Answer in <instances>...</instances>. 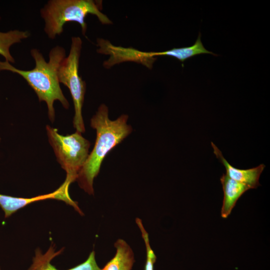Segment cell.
Listing matches in <instances>:
<instances>
[{"label": "cell", "mask_w": 270, "mask_h": 270, "mask_svg": "<svg viewBox=\"0 0 270 270\" xmlns=\"http://www.w3.org/2000/svg\"><path fill=\"white\" fill-rule=\"evenodd\" d=\"M128 119L127 115L122 114L116 120H110L104 104L99 106L91 118L90 126L96 132V142L76 179L80 186L88 194H94V180L106 155L131 133L132 128L127 124Z\"/></svg>", "instance_id": "cell-1"}, {"label": "cell", "mask_w": 270, "mask_h": 270, "mask_svg": "<svg viewBox=\"0 0 270 270\" xmlns=\"http://www.w3.org/2000/svg\"><path fill=\"white\" fill-rule=\"evenodd\" d=\"M30 54L36 64L32 70H20L7 61H0V70H9L22 76L34 90L39 101L46 102L49 118L53 122L55 118V100L60 101L65 108L69 107V103L60 87L58 76V68L66 57V52L60 46H54L50 50L48 62L46 61L37 49H32Z\"/></svg>", "instance_id": "cell-2"}, {"label": "cell", "mask_w": 270, "mask_h": 270, "mask_svg": "<svg viewBox=\"0 0 270 270\" xmlns=\"http://www.w3.org/2000/svg\"><path fill=\"white\" fill-rule=\"evenodd\" d=\"M102 2L94 0H50L41 10L45 22L44 30L50 38L60 34L64 26L68 22L80 24L83 35L86 34L87 25L85 18L88 14L96 16L104 24L112 22L101 12Z\"/></svg>", "instance_id": "cell-3"}, {"label": "cell", "mask_w": 270, "mask_h": 270, "mask_svg": "<svg viewBox=\"0 0 270 270\" xmlns=\"http://www.w3.org/2000/svg\"><path fill=\"white\" fill-rule=\"evenodd\" d=\"M46 130L57 160L66 172L65 182L70 184L76 180L88 158L90 143L76 131L71 134L62 136L58 132V129L48 125Z\"/></svg>", "instance_id": "cell-4"}, {"label": "cell", "mask_w": 270, "mask_h": 270, "mask_svg": "<svg viewBox=\"0 0 270 270\" xmlns=\"http://www.w3.org/2000/svg\"><path fill=\"white\" fill-rule=\"evenodd\" d=\"M82 40L80 37H72L68 55L62 62L58 72L60 83L68 88L74 109V126L80 133L85 132L82 116V108L86 90V84L79 75L80 58Z\"/></svg>", "instance_id": "cell-5"}, {"label": "cell", "mask_w": 270, "mask_h": 270, "mask_svg": "<svg viewBox=\"0 0 270 270\" xmlns=\"http://www.w3.org/2000/svg\"><path fill=\"white\" fill-rule=\"evenodd\" d=\"M214 153L224 166L226 170V174L231 179L249 186L250 188H256L260 185L259 178L264 170L265 165L260 164L256 167L248 169H240L230 164L224 157L221 151L214 144L211 142Z\"/></svg>", "instance_id": "cell-6"}, {"label": "cell", "mask_w": 270, "mask_h": 270, "mask_svg": "<svg viewBox=\"0 0 270 270\" xmlns=\"http://www.w3.org/2000/svg\"><path fill=\"white\" fill-rule=\"evenodd\" d=\"M58 199L66 202L68 193L62 185L54 192L30 198L14 197L0 194V206L4 213L5 218H8L18 210L33 202L46 199Z\"/></svg>", "instance_id": "cell-7"}, {"label": "cell", "mask_w": 270, "mask_h": 270, "mask_svg": "<svg viewBox=\"0 0 270 270\" xmlns=\"http://www.w3.org/2000/svg\"><path fill=\"white\" fill-rule=\"evenodd\" d=\"M220 180L224 192L221 216L226 218L231 213L239 198L251 188L246 184L231 179L226 174L222 175Z\"/></svg>", "instance_id": "cell-8"}, {"label": "cell", "mask_w": 270, "mask_h": 270, "mask_svg": "<svg viewBox=\"0 0 270 270\" xmlns=\"http://www.w3.org/2000/svg\"><path fill=\"white\" fill-rule=\"evenodd\" d=\"M50 248L45 254L40 251L36 252L32 264L28 270H59L50 264V261L58 252L52 250ZM67 270H101L95 258V252H92L84 262Z\"/></svg>", "instance_id": "cell-9"}, {"label": "cell", "mask_w": 270, "mask_h": 270, "mask_svg": "<svg viewBox=\"0 0 270 270\" xmlns=\"http://www.w3.org/2000/svg\"><path fill=\"white\" fill-rule=\"evenodd\" d=\"M116 253L101 270H132L135 262L134 252L123 240L118 239L114 244Z\"/></svg>", "instance_id": "cell-10"}, {"label": "cell", "mask_w": 270, "mask_h": 270, "mask_svg": "<svg viewBox=\"0 0 270 270\" xmlns=\"http://www.w3.org/2000/svg\"><path fill=\"white\" fill-rule=\"evenodd\" d=\"M28 31L12 30L6 32H0V54L8 62H14L12 56L10 47L14 44L21 42L22 40L30 36Z\"/></svg>", "instance_id": "cell-11"}, {"label": "cell", "mask_w": 270, "mask_h": 270, "mask_svg": "<svg viewBox=\"0 0 270 270\" xmlns=\"http://www.w3.org/2000/svg\"><path fill=\"white\" fill-rule=\"evenodd\" d=\"M136 222L141 231L142 237L144 241L146 247V259L144 270H154V266L156 262V257L150 245L148 233L144 229L142 220L140 218H136Z\"/></svg>", "instance_id": "cell-12"}, {"label": "cell", "mask_w": 270, "mask_h": 270, "mask_svg": "<svg viewBox=\"0 0 270 270\" xmlns=\"http://www.w3.org/2000/svg\"><path fill=\"white\" fill-rule=\"evenodd\" d=\"M0 270H1V269H0Z\"/></svg>", "instance_id": "cell-13"}]
</instances>
